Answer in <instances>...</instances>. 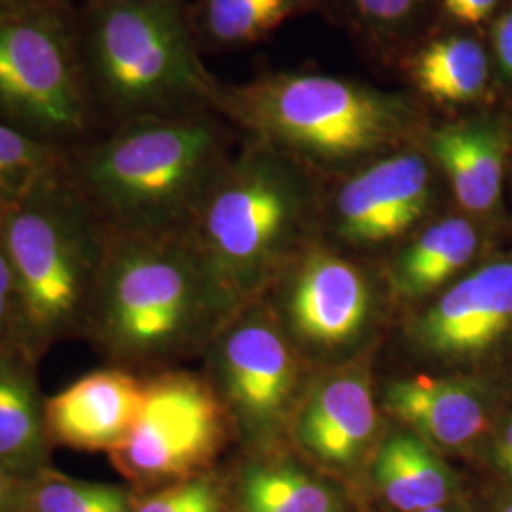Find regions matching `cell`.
Segmentation results:
<instances>
[{
  "mask_svg": "<svg viewBox=\"0 0 512 512\" xmlns=\"http://www.w3.org/2000/svg\"><path fill=\"white\" fill-rule=\"evenodd\" d=\"M0 120L54 147L88 128L73 35L54 6L0 12Z\"/></svg>",
  "mask_w": 512,
  "mask_h": 512,
  "instance_id": "6",
  "label": "cell"
},
{
  "mask_svg": "<svg viewBox=\"0 0 512 512\" xmlns=\"http://www.w3.org/2000/svg\"><path fill=\"white\" fill-rule=\"evenodd\" d=\"M412 74L433 101L469 103L486 88L488 57L473 38H440L421 50Z\"/></svg>",
  "mask_w": 512,
  "mask_h": 512,
  "instance_id": "20",
  "label": "cell"
},
{
  "mask_svg": "<svg viewBox=\"0 0 512 512\" xmlns=\"http://www.w3.org/2000/svg\"><path fill=\"white\" fill-rule=\"evenodd\" d=\"M145 406V376L103 366L44 401L52 446L109 456L137 425Z\"/></svg>",
  "mask_w": 512,
  "mask_h": 512,
  "instance_id": "10",
  "label": "cell"
},
{
  "mask_svg": "<svg viewBox=\"0 0 512 512\" xmlns=\"http://www.w3.org/2000/svg\"><path fill=\"white\" fill-rule=\"evenodd\" d=\"M37 2H42V0H0V12L16 10V8H23L29 4H37Z\"/></svg>",
  "mask_w": 512,
  "mask_h": 512,
  "instance_id": "32",
  "label": "cell"
},
{
  "mask_svg": "<svg viewBox=\"0 0 512 512\" xmlns=\"http://www.w3.org/2000/svg\"><path fill=\"white\" fill-rule=\"evenodd\" d=\"M495 458H497L501 471L512 480V421L505 427L503 435L497 440Z\"/></svg>",
  "mask_w": 512,
  "mask_h": 512,
  "instance_id": "31",
  "label": "cell"
},
{
  "mask_svg": "<svg viewBox=\"0 0 512 512\" xmlns=\"http://www.w3.org/2000/svg\"><path fill=\"white\" fill-rule=\"evenodd\" d=\"M18 346V291L14 270L0 243V348Z\"/></svg>",
  "mask_w": 512,
  "mask_h": 512,
  "instance_id": "26",
  "label": "cell"
},
{
  "mask_svg": "<svg viewBox=\"0 0 512 512\" xmlns=\"http://www.w3.org/2000/svg\"><path fill=\"white\" fill-rule=\"evenodd\" d=\"M232 310L188 232H109L84 338L107 366L137 372L200 348Z\"/></svg>",
  "mask_w": 512,
  "mask_h": 512,
  "instance_id": "1",
  "label": "cell"
},
{
  "mask_svg": "<svg viewBox=\"0 0 512 512\" xmlns=\"http://www.w3.org/2000/svg\"><path fill=\"white\" fill-rule=\"evenodd\" d=\"M423 512H454L450 511V509H446L444 505L442 507H435V509H429V511H423Z\"/></svg>",
  "mask_w": 512,
  "mask_h": 512,
  "instance_id": "33",
  "label": "cell"
},
{
  "mask_svg": "<svg viewBox=\"0 0 512 512\" xmlns=\"http://www.w3.org/2000/svg\"><path fill=\"white\" fill-rule=\"evenodd\" d=\"M38 361L19 346L0 348V467L21 480L50 469Z\"/></svg>",
  "mask_w": 512,
  "mask_h": 512,
  "instance_id": "14",
  "label": "cell"
},
{
  "mask_svg": "<svg viewBox=\"0 0 512 512\" xmlns=\"http://www.w3.org/2000/svg\"><path fill=\"white\" fill-rule=\"evenodd\" d=\"M300 0H205L207 35L220 44H249L291 18Z\"/></svg>",
  "mask_w": 512,
  "mask_h": 512,
  "instance_id": "24",
  "label": "cell"
},
{
  "mask_svg": "<svg viewBox=\"0 0 512 512\" xmlns=\"http://www.w3.org/2000/svg\"><path fill=\"white\" fill-rule=\"evenodd\" d=\"M512 325V264H490L463 277L418 323L421 346L442 357L490 348Z\"/></svg>",
  "mask_w": 512,
  "mask_h": 512,
  "instance_id": "12",
  "label": "cell"
},
{
  "mask_svg": "<svg viewBox=\"0 0 512 512\" xmlns=\"http://www.w3.org/2000/svg\"><path fill=\"white\" fill-rule=\"evenodd\" d=\"M88 59L103 99L131 118L219 97L194 50L179 0L95 2Z\"/></svg>",
  "mask_w": 512,
  "mask_h": 512,
  "instance_id": "5",
  "label": "cell"
},
{
  "mask_svg": "<svg viewBox=\"0 0 512 512\" xmlns=\"http://www.w3.org/2000/svg\"><path fill=\"white\" fill-rule=\"evenodd\" d=\"M228 412L213 385L188 372L145 376V406L110 463L131 484L162 488L205 475L228 435Z\"/></svg>",
  "mask_w": 512,
  "mask_h": 512,
  "instance_id": "8",
  "label": "cell"
},
{
  "mask_svg": "<svg viewBox=\"0 0 512 512\" xmlns=\"http://www.w3.org/2000/svg\"><path fill=\"white\" fill-rule=\"evenodd\" d=\"M133 501L122 486L74 480L48 469L25 482L16 512H131Z\"/></svg>",
  "mask_w": 512,
  "mask_h": 512,
  "instance_id": "22",
  "label": "cell"
},
{
  "mask_svg": "<svg viewBox=\"0 0 512 512\" xmlns=\"http://www.w3.org/2000/svg\"><path fill=\"white\" fill-rule=\"evenodd\" d=\"M239 512H338V497L321 480L291 465L256 463L243 471Z\"/></svg>",
  "mask_w": 512,
  "mask_h": 512,
  "instance_id": "21",
  "label": "cell"
},
{
  "mask_svg": "<svg viewBox=\"0 0 512 512\" xmlns=\"http://www.w3.org/2000/svg\"><path fill=\"white\" fill-rule=\"evenodd\" d=\"M27 480L10 475L0 467V512L18 511L19 497Z\"/></svg>",
  "mask_w": 512,
  "mask_h": 512,
  "instance_id": "30",
  "label": "cell"
},
{
  "mask_svg": "<svg viewBox=\"0 0 512 512\" xmlns=\"http://www.w3.org/2000/svg\"><path fill=\"white\" fill-rule=\"evenodd\" d=\"M376 431V406L363 378L342 376L319 387L298 420V439L315 458L349 465Z\"/></svg>",
  "mask_w": 512,
  "mask_h": 512,
  "instance_id": "15",
  "label": "cell"
},
{
  "mask_svg": "<svg viewBox=\"0 0 512 512\" xmlns=\"http://www.w3.org/2000/svg\"><path fill=\"white\" fill-rule=\"evenodd\" d=\"M18 291V346L40 361L84 336L109 230L63 165L0 219Z\"/></svg>",
  "mask_w": 512,
  "mask_h": 512,
  "instance_id": "3",
  "label": "cell"
},
{
  "mask_svg": "<svg viewBox=\"0 0 512 512\" xmlns=\"http://www.w3.org/2000/svg\"><path fill=\"white\" fill-rule=\"evenodd\" d=\"M497 2L499 0H444V12L458 23L476 25L490 18Z\"/></svg>",
  "mask_w": 512,
  "mask_h": 512,
  "instance_id": "28",
  "label": "cell"
},
{
  "mask_svg": "<svg viewBox=\"0 0 512 512\" xmlns=\"http://www.w3.org/2000/svg\"><path fill=\"white\" fill-rule=\"evenodd\" d=\"M387 408L446 448L478 439L486 429V406L475 387L458 380L410 378L389 385Z\"/></svg>",
  "mask_w": 512,
  "mask_h": 512,
  "instance_id": "16",
  "label": "cell"
},
{
  "mask_svg": "<svg viewBox=\"0 0 512 512\" xmlns=\"http://www.w3.org/2000/svg\"><path fill=\"white\" fill-rule=\"evenodd\" d=\"M494 46L501 71L512 76V10L503 18L497 19L494 27Z\"/></svg>",
  "mask_w": 512,
  "mask_h": 512,
  "instance_id": "29",
  "label": "cell"
},
{
  "mask_svg": "<svg viewBox=\"0 0 512 512\" xmlns=\"http://www.w3.org/2000/svg\"><path fill=\"white\" fill-rule=\"evenodd\" d=\"M353 2L365 18L380 21V23H393L412 14V10H416L421 0H353Z\"/></svg>",
  "mask_w": 512,
  "mask_h": 512,
  "instance_id": "27",
  "label": "cell"
},
{
  "mask_svg": "<svg viewBox=\"0 0 512 512\" xmlns=\"http://www.w3.org/2000/svg\"><path fill=\"white\" fill-rule=\"evenodd\" d=\"M63 162L61 148L0 120V219Z\"/></svg>",
  "mask_w": 512,
  "mask_h": 512,
  "instance_id": "23",
  "label": "cell"
},
{
  "mask_svg": "<svg viewBox=\"0 0 512 512\" xmlns=\"http://www.w3.org/2000/svg\"><path fill=\"white\" fill-rule=\"evenodd\" d=\"M220 171L219 131L196 116H135L65 156V173L97 217L124 234H186Z\"/></svg>",
  "mask_w": 512,
  "mask_h": 512,
  "instance_id": "2",
  "label": "cell"
},
{
  "mask_svg": "<svg viewBox=\"0 0 512 512\" xmlns=\"http://www.w3.org/2000/svg\"><path fill=\"white\" fill-rule=\"evenodd\" d=\"M501 512H512V501L509 503V505H505V507L501 509Z\"/></svg>",
  "mask_w": 512,
  "mask_h": 512,
  "instance_id": "34",
  "label": "cell"
},
{
  "mask_svg": "<svg viewBox=\"0 0 512 512\" xmlns=\"http://www.w3.org/2000/svg\"><path fill=\"white\" fill-rule=\"evenodd\" d=\"M431 150L467 211L494 207L503 183L505 137L488 122L446 126L433 133Z\"/></svg>",
  "mask_w": 512,
  "mask_h": 512,
  "instance_id": "17",
  "label": "cell"
},
{
  "mask_svg": "<svg viewBox=\"0 0 512 512\" xmlns=\"http://www.w3.org/2000/svg\"><path fill=\"white\" fill-rule=\"evenodd\" d=\"M476 247L478 236L467 220L446 219L429 226L397 260L399 293L412 298L431 293L471 262Z\"/></svg>",
  "mask_w": 512,
  "mask_h": 512,
  "instance_id": "19",
  "label": "cell"
},
{
  "mask_svg": "<svg viewBox=\"0 0 512 512\" xmlns=\"http://www.w3.org/2000/svg\"><path fill=\"white\" fill-rule=\"evenodd\" d=\"M374 480L389 505L401 512L442 507L456 492L452 471L416 435L395 433L374 461Z\"/></svg>",
  "mask_w": 512,
  "mask_h": 512,
  "instance_id": "18",
  "label": "cell"
},
{
  "mask_svg": "<svg viewBox=\"0 0 512 512\" xmlns=\"http://www.w3.org/2000/svg\"><path fill=\"white\" fill-rule=\"evenodd\" d=\"M431 200L429 165L418 154L385 158L353 177L338 196V228L357 243L397 238Z\"/></svg>",
  "mask_w": 512,
  "mask_h": 512,
  "instance_id": "11",
  "label": "cell"
},
{
  "mask_svg": "<svg viewBox=\"0 0 512 512\" xmlns=\"http://www.w3.org/2000/svg\"><path fill=\"white\" fill-rule=\"evenodd\" d=\"M131 512H222V495L213 478L196 476L133 501Z\"/></svg>",
  "mask_w": 512,
  "mask_h": 512,
  "instance_id": "25",
  "label": "cell"
},
{
  "mask_svg": "<svg viewBox=\"0 0 512 512\" xmlns=\"http://www.w3.org/2000/svg\"><path fill=\"white\" fill-rule=\"evenodd\" d=\"M95 2H99V0H95Z\"/></svg>",
  "mask_w": 512,
  "mask_h": 512,
  "instance_id": "35",
  "label": "cell"
},
{
  "mask_svg": "<svg viewBox=\"0 0 512 512\" xmlns=\"http://www.w3.org/2000/svg\"><path fill=\"white\" fill-rule=\"evenodd\" d=\"M241 124L313 158L342 162L397 143L416 112L401 95L327 74H274L217 97Z\"/></svg>",
  "mask_w": 512,
  "mask_h": 512,
  "instance_id": "4",
  "label": "cell"
},
{
  "mask_svg": "<svg viewBox=\"0 0 512 512\" xmlns=\"http://www.w3.org/2000/svg\"><path fill=\"white\" fill-rule=\"evenodd\" d=\"M217 391L228 416L247 431L260 433L289 403L294 365L283 338L262 319H243L217 334L213 349Z\"/></svg>",
  "mask_w": 512,
  "mask_h": 512,
  "instance_id": "9",
  "label": "cell"
},
{
  "mask_svg": "<svg viewBox=\"0 0 512 512\" xmlns=\"http://www.w3.org/2000/svg\"><path fill=\"white\" fill-rule=\"evenodd\" d=\"M298 207L296 186L270 160L222 167L188 236L234 306L289 234Z\"/></svg>",
  "mask_w": 512,
  "mask_h": 512,
  "instance_id": "7",
  "label": "cell"
},
{
  "mask_svg": "<svg viewBox=\"0 0 512 512\" xmlns=\"http://www.w3.org/2000/svg\"><path fill=\"white\" fill-rule=\"evenodd\" d=\"M368 310L370 291L365 277L342 258L313 256L294 281V329L313 344L348 342L363 329Z\"/></svg>",
  "mask_w": 512,
  "mask_h": 512,
  "instance_id": "13",
  "label": "cell"
}]
</instances>
